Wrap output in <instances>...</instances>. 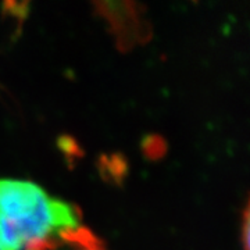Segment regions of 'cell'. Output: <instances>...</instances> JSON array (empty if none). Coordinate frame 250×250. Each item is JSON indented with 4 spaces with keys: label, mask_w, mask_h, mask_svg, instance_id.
I'll use <instances>...</instances> for the list:
<instances>
[{
    "label": "cell",
    "mask_w": 250,
    "mask_h": 250,
    "mask_svg": "<svg viewBox=\"0 0 250 250\" xmlns=\"http://www.w3.org/2000/svg\"><path fill=\"white\" fill-rule=\"evenodd\" d=\"M242 242L243 249L249 250V207L246 206L243 211V228H242Z\"/></svg>",
    "instance_id": "cell-9"
},
{
    "label": "cell",
    "mask_w": 250,
    "mask_h": 250,
    "mask_svg": "<svg viewBox=\"0 0 250 250\" xmlns=\"http://www.w3.org/2000/svg\"><path fill=\"white\" fill-rule=\"evenodd\" d=\"M28 4L27 1H22V3H16V1H6L3 4V9L7 14H13L16 17L25 18L28 14Z\"/></svg>",
    "instance_id": "cell-8"
},
{
    "label": "cell",
    "mask_w": 250,
    "mask_h": 250,
    "mask_svg": "<svg viewBox=\"0 0 250 250\" xmlns=\"http://www.w3.org/2000/svg\"><path fill=\"white\" fill-rule=\"evenodd\" d=\"M57 245L59 242L54 241L53 238H42L28 242L22 250H53Z\"/></svg>",
    "instance_id": "cell-7"
},
{
    "label": "cell",
    "mask_w": 250,
    "mask_h": 250,
    "mask_svg": "<svg viewBox=\"0 0 250 250\" xmlns=\"http://www.w3.org/2000/svg\"><path fill=\"white\" fill-rule=\"evenodd\" d=\"M99 171L106 181L120 185L126 177L128 163L121 154H104L99 159Z\"/></svg>",
    "instance_id": "cell-4"
},
{
    "label": "cell",
    "mask_w": 250,
    "mask_h": 250,
    "mask_svg": "<svg viewBox=\"0 0 250 250\" xmlns=\"http://www.w3.org/2000/svg\"><path fill=\"white\" fill-rule=\"evenodd\" d=\"M143 154L150 160H159L167 152V142L160 135H147L142 141Z\"/></svg>",
    "instance_id": "cell-5"
},
{
    "label": "cell",
    "mask_w": 250,
    "mask_h": 250,
    "mask_svg": "<svg viewBox=\"0 0 250 250\" xmlns=\"http://www.w3.org/2000/svg\"><path fill=\"white\" fill-rule=\"evenodd\" d=\"M93 6L98 14L108 22L121 52H128L134 46L146 43L152 38V27L145 18V11L139 3L95 1Z\"/></svg>",
    "instance_id": "cell-2"
},
{
    "label": "cell",
    "mask_w": 250,
    "mask_h": 250,
    "mask_svg": "<svg viewBox=\"0 0 250 250\" xmlns=\"http://www.w3.org/2000/svg\"><path fill=\"white\" fill-rule=\"evenodd\" d=\"M62 241L78 245L83 250H104V243L95 233L85 227H72L59 231Z\"/></svg>",
    "instance_id": "cell-3"
},
{
    "label": "cell",
    "mask_w": 250,
    "mask_h": 250,
    "mask_svg": "<svg viewBox=\"0 0 250 250\" xmlns=\"http://www.w3.org/2000/svg\"><path fill=\"white\" fill-rule=\"evenodd\" d=\"M80 225L75 207L25 181L0 179V250H22L28 242Z\"/></svg>",
    "instance_id": "cell-1"
},
{
    "label": "cell",
    "mask_w": 250,
    "mask_h": 250,
    "mask_svg": "<svg viewBox=\"0 0 250 250\" xmlns=\"http://www.w3.org/2000/svg\"><path fill=\"white\" fill-rule=\"evenodd\" d=\"M59 147L65 157H68L70 160L75 159V157H81L82 156V150L80 149L78 143L75 142V139H72L71 136H67V135H62L59 138Z\"/></svg>",
    "instance_id": "cell-6"
}]
</instances>
